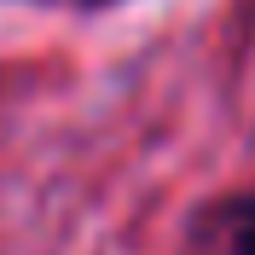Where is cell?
<instances>
[{
	"instance_id": "obj_1",
	"label": "cell",
	"mask_w": 255,
	"mask_h": 255,
	"mask_svg": "<svg viewBox=\"0 0 255 255\" xmlns=\"http://www.w3.org/2000/svg\"><path fill=\"white\" fill-rule=\"evenodd\" d=\"M180 255H255V197H226L191 221Z\"/></svg>"
}]
</instances>
